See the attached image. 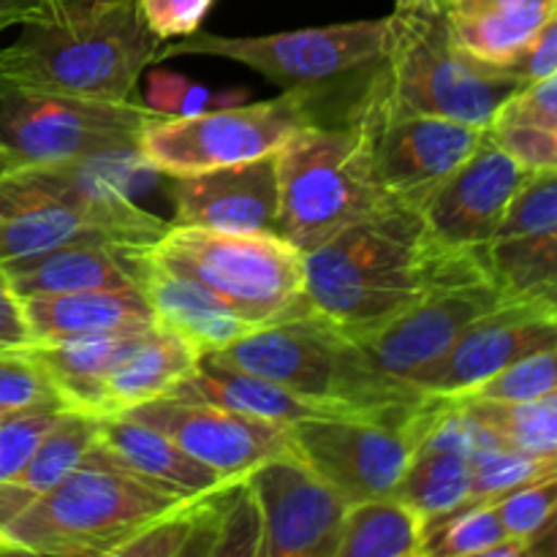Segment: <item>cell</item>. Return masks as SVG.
<instances>
[{"label": "cell", "instance_id": "1", "mask_svg": "<svg viewBox=\"0 0 557 557\" xmlns=\"http://www.w3.org/2000/svg\"><path fill=\"white\" fill-rule=\"evenodd\" d=\"M482 277H490L482 253L444 248L419 207L397 205L305 253V302L346 335H359L438 288Z\"/></svg>", "mask_w": 557, "mask_h": 557}, {"label": "cell", "instance_id": "2", "mask_svg": "<svg viewBox=\"0 0 557 557\" xmlns=\"http://www.w3.org/2000/svg\"><path fill=\"white\" fill-rule=\"evenodd\" d=\"M101 161L0 172V261L87 243L152 248L172 223L136 205L128 177Z\"/></svg>", "mask_w": 557, "mask_h": 557}, {"label": "cell", "instance_id": "3", "mask_svg": "<svg viewBox=\"0 0 557 557\" xmlns=\"http://www.w3.org/2000/svg\"><path fill=\"white\" fill-rule=\"evenodd\" d=\"M525 87L509 71L462 52L444 11L392 14V41L368 76L354 109L381 114H424L490 128L500 109Z\"/></svg>", "mask_w": 557, "mask_h": 557}, {"label": "cell", "instance_id": "4", "mask_svg": "<svg viewBox=\"0 0 557 557\" xmlns=\"http://www.w3.org/2000/svg\"><path fill=\"white\" fill-rule=\"evenodd\" d=\"M161 47L139 3L117 0L79 20L38 16L20 25L14 41L0 44V74L65 96L134 101Z\"/></svg>", "mask_w": 557, "mask_h": 557}, {"label": "cell", "instance_id": "5", "mask_svg": "<svg viewBox=\"0 0 557 557\" xmlns=\"http://www.w3.org/2000/svg\"><path fill=\"white\" fill-rule=\"evenodd\" d=\"M212 357L275 381L332 417H384L428 400L375 373L346 332L310 310L261 326Z\"/></svg>", "mask_w": 557, "mask_h": 557}, {"label": "cell", "instance_id": "6", "mask_svg": "<svg viewBox=\"0 0 557 557\" xmlns=\"http://www.w3.org/2000/svg\"><path fill=\"white\" fill-rule=\"evenodd\" d=\"M177 504L87 451L74 473L0 528V555L112 557L131 533Z\"/></svg>", "mask_w": 557, "mask_h": 557}, {"label": "cell", "instance_id": "7", "mask_svg": "<svg viewBox=\"0 0 557 557\" xmlns=\"http://www.w3.org/2000/svg\"><path fill=\"white\" fill-rule=\"evenodd\" d=\"M277 158L281 183V237L302 253L332 234L397 207L379 185L362 123H310L294 131Z\"/></svg>", "mask_w": 557, "mask_h": 557}, {"label": "cell", "instance_id": "8", "mask_svg": "<svg viewBox=\"0 0 557 557\" xmlns=\"http://www.w3.org/2000/svg\"><path fill=\"white\" fill-rule=\"evenodd\" d=\"M150 259L201 283L261 326L308 313L305 253L281 234L169 226Z\"/></svg>", "mask_w": 557, "mask_h": 557}, {"label": "cell", "instance_id": "9", "mask_svg": "<svg viewBox=\"0 0 557 557\" xmlns=\"http://www.w3.org/2000/svg\"><path fill=\"white\" fill-rule=\"evenodd\" d=\"M156 109L22 85L0 74V172L71 166L134 152Z\"/></svg>", "mask_w": 557, "mask_h": 557}, {"label": "cell", "instance_id": "10", "mask_svg": "<svg viewBox=\"0 0 557 557\" xmlns=\"http://www.w3.org/2000/svg\"><path fill=\"white\" fill-rule=\"evenodd\" d=\"M392 41V14L381 20L337 22L270 36H212L190 33L163 41L158 63L174 54H207L248 65L283 90L310 92L319 98L343 82H368Z\"/></svg>", "mask_w": 557, "mask_h": 557}, {"label": "cell", "instance_id": "11", "mask_svg": "<svg viewBox=\"0 0 557 557\" xmlns=\"http://www.w3.org/2000/svg\"><path fill=\"white\" fill-rule=\"evenodd\" d=\"M315 101L310 92L283 90L281 98L261 103H234L185 117L156 114L141 128L136 150L152 172L166 177L237 166L272 156L294 131L319 123Z\"/></svg>", "mask_w": 557, "mask_h": 557}, {"label": "cell", "instance_id": "12", "mask_svg": "<svg viewBox=\"0 0 557 557\" xmlns=\"http://www.w3.org/2000/svg\"><path fill=\"white\" fill-rule=\"evenodd\" d=\"M441 400L384 417H313L288 424L297 455L348 504L395 495Z\"/></svg>", "mask_w": 557, "mask_h": 557}, {"label": "cell", "instance_id": "13", "mask_svg": "<svg viewBox=\"0 0 557 557\" xmlns=\"http://www.w3.org/2000/svg\"><path fill=\"white\" fill-rule=\"evenodd\" d=\"M245 484L261 522L259 557H337L348 500L294 446L256 466Z\"/></svg>", "mask_w": 557, "mask_h": 557}, {"label": "cell", "instance_id": "14", "mask_svg": "<svg viewBox=\"0 0 557 557\" xmlns=\"http://www.w3.org/2000/svg\"><path fill=\"white\" fill-rule=\"evenodd\" d=\"M511 299L493 277L457 283L428 294L403 313L359 335H348L375 373L395 384L411 386L422 370L438 362L457 337L476 319ZM413 389V386H411Z\"/></svg>", "mask_w": 557, "mask_h": 557}, {"label": "cell", "instance_id": "15", "mask_svg": "<svg viewBox=\"0 0 557 557\" xmlns=\"http://www.w3.org/2000/svg\"><path fill=\"white\" fill-rule=\"evenodd\" d=\"M348 117L368 131L384 194L408 207H422L430 190L471 158L490 134V128L424 114H381L351 107Z\"/></svg>", "mask_w": 557, "mask_h": 557}, {"label": "cell", "instance_id": "16", "mask_svg": "<svg viewBox=\"0 0 557 557\" xmlns=\"http://www.w3.org/2000/svg\"><path fill=\"white\" fill-rule=\"evenodd\" d=\"M531 172L487 134L476 152L435 185L419 207L430 237L444 248L482 253Z\"/></svg>", "mask_w": 557, "mask_h": 557}, {"label": "cell", "instance_id": "17", "mask_svg": "<svg viewBox=\"0 0 557 557\" xmlns=\"http://www.w3.org/2000/svg\"><path fill=\"white\" fill-rule=\"evenodd\" d=\"M125 417L166 433L174 444L223 479H245L256 466L292 449L288 424L245 417L177 395L141 403L128 408Z\"/></svg>", "mask_w": 557, "mask_h": 557}, {"label": "cell", "instance_id": "18", "mask_svg": "<svg viewBox=\"0 0 557 557\" xmlns=\"http://www.w3.org/2000/svg\"><path fill=\"white\" fill-rule=\"evenodd\" d=\"M557 343V310L528 299H506L473 321L455 346L417 375L411 386L430 397H457L533 351Z\"/></svg>", "mask_w": 557, "mask_h": 557}, {"label": "cell", "instance_id": "19", "mask_svg": "<svg viewBox=\"0 0 557 557\" xmlns=\"http://www.w3.org/2000/svg\"><path fill=\"white\" fill-rule=\"evenodd\" d=\"M172 226L281 234V183L275 152L237 166L172 177Z\"/></svg>", "mask_w": 557, "mask_h": 557}, {"label": "cell", "instance_id": "20", "mask_svg": "<svg viewBox=\"0 0 557 557\" xmlns=\"http://www.w3.org/2000/svg\"><path fill=\"white\" fill-rule=\"evenodd\" d=\"M90 451L128 476L180 500L205 495L218 484L228 482L205 462L190 457L166 433L136 422L125 413L98 419L96 444Z\"/></svg>", "mask_w": 557, "mask_h": 557}, {"label": "cell", "instance_id": "21", "mask_svg": "<svg viewBox=\"0 0 557 557\" xmlns=\"http://www.w3.org/2000/svg\"><path fill=\"white\" fill-rule=\"evenodd\" d=\"M147 250L150 248L112 243L65 245L3 261V270L20 299L96 288H139Z\"/></svg>", "mask_w": 557, "mask_h": 557}, {"label": "cell", "instance_id": "22", "mask_svg": "<svg viewBox=\"0 0 557 557\" xmlns=\"http://www.w3.org/2000/svg\"><path fill=\"white\" fill-rule=\"evenodd\" d=\"M139 292L145 294L158 324L190 343L199 357L223 351L250 332L261 330V324L239 315L201 283L156 264L150 250H147Z\"/></svg>", "mask_w": 557, "mask_h": 557}, {"label": "cell", "instance_id": "23", "mask_svg": "<svg viewBox=\"0 0 557 557\" xmlns=\"http://www.w3.org/2000/svg\"><path fill=\"white\" fill-rule=\"evenodd\" d=\"M33 343H58L101 332L147 330L156 324L152 308L139 288L38 294L22 299ZM30 343V346H33Z\"/></svg>", "mask_w": 557, "mask_h": 557}, {"label": "cell", "instance_id": "24", "mask_svg": "<svg viewBox=\"0 0 557 557\" xmlns=\"http://www.w3.org/2000/svg\"><path fill=\"white\" fill-rule=\"evenodd\" d=\"M199 359V351L190 343L158 321L136 332L103 381L101 417L125 413L141 403L172 395Z\"/></svg>", "mask_w": 557, "mask_h": 557}, {"label": "cell", "instance_id": "25", "mask_svg": "<svg viewBox=\"0 0 557 557\" xmlns=\"http://www.w3.org/2000/svg\"><path fill=\"white\" fill-rule=\"evenodd\" d=\"M555 11L557 0H449L444 16L462 52L506 69Z\"/></svg>", "mask_w": 557, "mask_h": 557}, {"label": "cell", "instance_id": "26", "mask_svg": "<svg viewBox=\"0 0 557 557\" xmlns=\"http://www.w3.org/2000/svg\"><path fill=\"white\" fill-rule=\"evenodd\" d=\"M172 395L212 403V406L277 424H294L313 417H332L324 408L294 395V392L283 389L275 381H267L261 375L248 373V370L221 362L212 354L199 359V364L180 381Z\"/></svg>", "mask_w": 557, "mask_h": 557}, {"label": "cell", "instance_id": "27", "mask_svg": "<svg viewBox=\"0 0 557 557\" xmlns=\"http://www.w3.org/2000/svg\"><path fill=\"white\" fill-rule=\"evenodd\" d=\"M136 332H101V335L69 337L58 343H33L27 351L33 354L44 373L52 381L65 411H79L87 417L101 419V392L109 370L125 351Z\"/></svg>", "mask_w": 557, "mask_h": 557}, {"label": "cell", "instance_id": "28", "mask_svg": "<svg viewBox=\"0 0 557 557\" xmlns=\"http://www.w3.org/2000/svg\"><path fill=\"white\" fill-rule=\"evenodd\" d=\"M98 419L79 411H65L52 430L33 449L25 466L0 484V528L20 515L27 504L63 482L69 473L85 462L87 451L96 444Z\"/></svg>", "mask_w": 557, "mask_h": 557}, {"label": "cell", "instance_id": "29", "mask_svg": "<svg viewBox=\"0 0 557 557\" xmlns=\"http://www.w3.org/2000/svg\"><path fill=\"white\" fill-rule=\"evenodd\" d=\"M424 515L397 495L348 504L337 557H422Z\"/></svg>", "mask_w": 557, "mask_h": 557}, {"label": "cell", "instance_id": "30", "mask_svg": "<svg viewBox=\"0 0 557 557\" xmlns=\"http://www.w3.org/2000/svg\"><path fill=\"white\" fill-rule=\"evenodd\" d=\"M482 259L509 297L557 310V228L542 237L490 245Z\"/></svg>", "mask_w": 557, "mask_h": 557}, {"label": "cell", "instance_id": "31", "mask_svg": "<svg viewBox=\"0 0 557 557\" xmlns=\"http://www.w3.org/2000/svg\"><path fill=\"white\" fill-rule=\"evenodd\" d=\"M509 536L495 500H468L438 517H424L422 557H484Z\"/></svg>", "mask_w": 557, "mask_h": 557}, {"label": "cell", "instance_id": "32", "mask_svg": "<svg viewBox=\"0 0 557 557\" xmlns=\"http://www.w3.org/2000/svg\"><path fill=\"white\" fill-rule=\"evenodd\" d=\"M455 406H460L468 417L476 419L504 444L533 451H557V389L515 406H495V403H455Z\"/></svg>", "mask_w": 557, "mask_h": 557}, {"label": "cell", "instance_id": "33", "mask_svg": "<svg viewBox=\"0 0 557 557\" xmlns=\"http://www.w3.org/2000/svg\"><path fill=\"white\" fill-rule=\"evenodd\" d=\"M553 473H557V451L520 449L495 441L473 451V500H495Z\"/></svg>", "mask_w": 557, "mask_h": 557}, {"label": "cell", "instance_id": "34", "mask_svg": "<svg viewBox=\"0 0 557 557\" xmlns=\"http://www.w3.org/2000/svg\"><path fill=\"white\" fill-rule=\"evenodd\" d=\"M557 389V343L542 351L522 357L520 362L509 364L495 373L493 379L482 381L473 389L457 397H446L455 403H495V406H515V403L536 400Z\"/></svg>", "mask_w": 557, "mask_h": 557}, {"label": "cell", "instance_id": "35", "mask_svg": "<svg viewBox=\"0 0 557 557\" xmlns=\"http://www.w3.org/2000/svg\"><path fill=\"white\" fill-rule=\"evenodd\" d=\"M557 228V169H533L517 190L498 234L490 245L542 237ZM487 245V248H490Z\"/></svg>", "mask_w": 557, "mask_h": 557}, {"label": "cell", "instance_id": "36", "mask_svg": "<svg viewBox=\"0 0 557 557\" xmlns=\"http://www.w3.org/2000/svg\"><path fill=\"white\" fill-rule=\"evenodd\" d=\"M30 408H65L52 381L27 348L0 351V411H30Z\"/></svg>", "mask_w": 557, "mask_h": 557}, {"label": "cell", "instance_id": "37", "mask_svg": "<svg viewBox=\"0 0 557 557\" xmlns=\"http://www.w3.org/2000/svg\"><path fill=\"white\" fill-rule=\"evenodd\" d=\"M495 509H498L500 522H504L509 536L531 542L557 515V473L509 490L506 495L495 498Z\"/></svg>", "mask_w": 557, "mask_h": 557}, {"label": "cell", "instance_id": "38", "mask_svg": "<svg viewBox=\"0 0 557 557\" xmlns=\"http://www.w3.org/2000/svg\"><path fill=\"white\" fill-rule=\"evenodd\" d=\"M63 413L65 408H30L0 417V484L9 482L25 466L33 449Z\"/></svg>", "mask_w": 557, "mask_h": 557}, {"label": "cell", "instance_id": "39", "mask_svg": "<svg viewBox=\"0 0 557 557\" xmlns=\"http://www.w3.org/2000/svg\"><path fill=\"white\" fill-rule=\"evenodd\" d=\"M245 98V92H228V96H215L205 85L185 79L183 74L172 71H152L147 76V107L156 112L169 114V117H185V114H201L212 109V103H228Z\"/></svg>", "mask_w": 557, "mask_h": 557}, {"label": "cell", "instance_id": "40", "mask_svg": "<svg viewBox=\"0 0 557 557\" xmlns=\"http://www.w3.org/2000/svg\"><path fill=\"white\" fill-rule=\"evenodd\" d=\"M141 20L161 41H177L201 27L215 0H136Z\"/></svg>", "mask_w": 557, "mask_h": 557}, {"label": "cell", "instance_id": "41", "mask_svg": "<svg viewBox=\"0 0 557 557\" xmlns=\"http://www.w3.org/2000/svg\"><path fill=\"white\" fill-rule=\"evenodd\" d=\"M493 123H525L557 128V71L553 76L531 82L522 87L498 112Z\"/></svg>", "mask_w": 557, "mask_h": 557}, {"label": "cell", "instance_id": "42", "mask_svg": "<svg viewBox=\"0 0 557 557\" xmlns=\"http://www.w3.org/2000/svg\"><path fill=\"white\" fill-rule=\"evenodd\" d=\"M511 76L531 85V82L553 76L557 71V11L531 36V41L517 52V58L506 65Z\"/></svg>", "mask_w": 557, "mask_h": 557}, {"label": "cell", "instance_id": "43", "mask_svg": "<svg viewBox=\"0 0 557 557\" xmlns=\"http://www.w3.org/2000/svg\"><path fill=\"white\" fill-rule=\"evenodd\" d=\"M30 330H27L25 310H22V299L16 297L14 286H11L9 275L0 261V351H11V348H27L30 346Z\"/></svg>", "mask_w": 557, "mask_h": 557}, {"label": "cell", "instance_id": "44", "mask_svg": "<svg viewBox=\"0 0 557 557\" xmlns=\"http://www.w3.org/2000/svg\"><path fill=\"white\" fill-rule=\"evenodd\" d=\"M109 3H117V0H47V16H52V20H79V16Z\"/></svg>", "mask_w": 557, "mask_h": 557}, {"label": "cell", "instance_id": "45", "mask_svg": "<svg viewBox=\"0 0 557 557\" xmlns=\"http://www.w3.org/2000/svg\"><path fill=\"white\" fill-rule=\"evenodd\" d=\"M525 557H557V515L528 542Z\"/></svg>", "mask_w": 557, "mask_h": 557}, {"label": "cell", "instance_id": "46", "mask_svg": "<svg viewBox=\"0 0 557 557\" xmlns=\"http://www.w3.org/2000/svg\"><path fill=\"white\" fill-rule=\"evenodd\" d=\"M449 0H397V9L403 11H446Z\"/></svg>", "mask_w": 557, "mask_h": 557}, {"label": "cell", "instance_id": "47", "mask_svg": "<svg viewBox=\"0 0 557 557\" xmlns=\"http://www.w3.org/2000/svg\"><path fill=\"white\" fill-rule=\"evenodd\" d=\"M553 134H555V145H557V128H553Z\"/></svg>", "mask_w": 557, "mask_h": 557}, {"label": "cell", "instance_id": "48", "mask_svg": "<svg viewBox=\"0 0 557 557\" xmlns=\"http://www.w3.org/2000/svg\"><path fill=\"white\" fill-rule=\"evenodd\" d=\"M3 33H5V30H3V27H0V36H3Z\"/></svg>", "mask_w": 557, "mask_h": 557}, {"label": "cell", "instance_id": "49", "mask_svg": "<svg viewBox=\"0 0 557 557\" xmlns=\"http://www.w3.org/2000/svg\"><path fill=\"white\" fill-rule=\"evenodd\" d=\"M0 417H3V411H0Z\"/></svg>", "mask_w": 557, "mask_h": 557}]
</instances>
